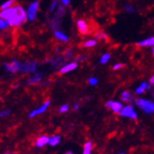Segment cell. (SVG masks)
<instances>
[{
    "mask_svg": "<svg viewBox=\"0 0 154 154\" xmlns=\"http://www.w3.org/2000/svg\"><path fill=\"white\" fill-rule=\"evenodd\" d=\"M20 64H21L20 61L13 59L11 62H5L4 67L7 72H9L11 73H16L20 72Z\"/></svg>",
    "mask_w": 154,
    "mask_h": 154,
    "instance_id": "5b68a950",
    "label": "cell"
},
{
    "mask_svg": "<svg viewBox=\"0 0 154 154\" xmlns=\"http://www.w3.org/2000/svg\"><path fill=\"white\" fill-rule=\"evenodd\" d=\"M72 56V50L70 49V50H68V51L65 53V55L63 56V57L66 58V59H68V58H70Z\"/></svg>",
    "mask_w": 154,
    "mask_h": 154,
    "instance_id": "f546056e",
    "label": "cell"
},
{
    "mask_svg": "<svg viewBox=\"0 0 154 154\" xmlns=\"http://www.w3.org/2000/svg\"><path fill=\"white\" fill-rule=\"evenodd\" d=\"M135 104L147 114H154V103L149 100L137 99L135 100Z\"/></svg>",
    "mask_w": 154,
    "mask_h": 154,
    "instance_id": "7a4b0ae2",
    "label": "cell"
},
{
    "mask_svg": "<svg viewBox=\"0 0 154 154\" xmlns=\"http://www.w3.org/2000/svg\"><path fill=\"white\" fill-rule=\"evenodd\" d=\"M97 44V41L96 40H88L86 42L84 43V46L87 48H90V47H94V46Z\"/></svg>",
    "mask_w": 154,
    "mask_h": 154,
    "instance_id": "d4e9b609",
    "label": "cell"
},
{
    "mask_svg": "<svg viewBox=\"0 0 154 154\" xmlns=\"http://www.w3.org/2000/svg\"><path fill=\"white\" fill-rule=\"evenodd\" d=\"M95 37L97 40H108V35L104 32H99L96 34Z\"/></svg>",
    "mask_w": 154,
    "mask_h": 154,
    "instance_id": "484cf974",
    "label": "cell"
},
{
    "mask_svg": "<svg viewBox=\"0 0 154 154\" xmlns=\"http://www.w3.org/2000/svg\"><path fill=\"white\" fill-rule=\"evenodd\" d=\"M37 72V62L35 61H26L20 64V72L23 73H35Z\"/></svg>",
    "mask_w": 154,
    "mask_h": 154,
    "instance_id": "3957f363",
    "label": "cell"
},
{
    "mask_svg": "<svg viewBox=\"0 0 154 154\" xmlns=\"http://www.w3.org/2000/svg\"><path fill=\"white\" fill-rule=\"evenodd\" d=\"M110 58H111V55L109 53H104L103 55L101 57V59H100V63L101 64H106L108 61L110 60Z\"/></svg>",
    "mask_w": 154,
    "mask_h": 154,
    "instance_id": "7402d4cb",
    "label": "cell"
},
{
    "mask_svg": "<svg viewBox=\"0 0 154 154\" xmlns=\"http://www.w3.org/2000/svg\"><path fill=\"white\" fill-rule=\"evenodd\" d=\"M151 51H152V54H153V56H154V46L152 47V50H151Z\"/></svg>",
    "mask_w": 154,
    "mask_h": 154,
    "instance_id": "8d00e7d4",
    "label": "cell"
},
{
    "mask_svg": "<svg viewBox=\"0 0 154 154\" xmlns=\"http://www.w3.org/2000/svg\"><path fill=\"white\" fill-rule=\"evenodd\" d=\"M60 1H61V3H62V5H64V6H67V5L70 4V0H60Z\"/></svg>",
    "mask_w": 154,
    "mask_h": 154,
    "instance_id": "d6a6232c",
    "label": "cell"
},
{
    "mask_svg": "<svg viewBox=\"0 0 154 154\" xmlns=\"http://www.w3.org/2000/svg\"><path fill=\"white\" fill-rule=\"evenodd\" d=\"M49 141H50V137L46 136V135L41 136V137H38L37 139L36 146L38 148H42L46 144H49Z\"/></svg>",
    "mask_w": 154,
    "mask_h": 154,
    "instance_id": "5bb4252c",
    "label": "cell"
},
{
    "mask_svg": "<svg viewBox=\"0 0 154 154\" xmlns=\"http://www.w3.org/2000/svg\"><path fill=\"white\" fill-rule=\"evenodd\" d=\"M84 59H85V57H83V56H80L78 57H76V60H78V61H82Z\"/></svg>",
    "mask_w": 154,
    "mask_h": 154,
    "instance_id": "836d02e7",
    "label": "cell"
},
{
    "mask_svg": "<svg viewBox=\"0 0 154 154\" xmlns=\"http://www.w3.org/2000/svg\"><path fill=\"white\" fill-rule=\"evenodd\" d=\"M14 3H15V0H7V1H5L1 7H0V9H1V11L3 10H7V9H9V8L14 6Z\"/></svg>",
    "mask_w": 154,
    "mask_h": 154,
    "instance_id": "d6986e66",
    "label": "cell"
},
{
    "mask_svg": "<svg viewBox=\"0 0 154 154\" xmlns=\"http://www.w3.org/2000/svg\"><path fill=\"white\" fill-rule=\"evenodd\" d=\"M38 8H40V3H38V1H34L28 6L26 10L28 21H34L37 18Z\"/></svg>",
    "mask_w": 154,
    "mask_h": 154,
    "instance_id": "277c9868",
    "label": "cell"
},
{
    "mask_svg": "<svg viewBox=\"0 0 154 154\" xmlns=\"http://www.w3.org/2000/svg\"><path fill=\"white\" fill-rule=\"evenodd\" d=\"M57 5H58V2L57 1V0H54V1L52 2V4H51V7H50V11L51 12L55 11L56 8L57 7Z\"/></svg>",
    "mask_w": 154,
    "mask_h": 154,
    "instance_id": "83f0119b",
    "label": "cell"
},
{
    "mask_svg": "<svg viewBox=\"0 0 154 154\" xmlns=\"http://www.w3.org/2000/svg\"><path fill=\"white\" fill-rule=\"evenodd\" d=\"M150 85H151V84H148L147 82H143L139 87L136 88V89H135V93L138 94V95L144 93V92L146 91V89H149V88H150Z\"/></svg>",
    "mask_w": 154,
    "mask_h": 154,
    "instance_id": "2e32d148",
    "label": "cell"
},
{
    "mask_svg": "<svg viewBox=\"0 0 154 154\" xmlns=\"http://www.w3.org/2000/svg\"><path fill=\"white\" fill-rule=\"evenodd\" d=\"M98 82H99V80H98V78H96V77H90L88 79V83H89V85H91V86H96Z\"/></svg>",
    "mask_w": 154,
    "mask_h": 154,
    "instance_id": "4316f807",
    "label": "cell"
},
{
    "mask_svg": "<svg viewBox=\"0 0 154 154\" xmlns=\"http://www.w3.org/2000/svg\"><path fill=\"white\" fill-rule=\"evenodd\" d=\"M120 154H124V153H120Z\"/></svg>",
    "mask_w": 154,
    "mask_h": 154,
    "instance_id": "ab89813d",
    "label": "cell"
},
{
    "mask_svg": "<svg viewBox=\"0 0 154 154\" xmlns=\"http://www.w3.org/2000/svg\"><path fill=\"white\" fill-rule=\"evenodd\" d=\"M5 154H10V153H9V152H7V153H5Z\"/></svg>",
    "mask_w": 154,
    "mask_h": 154,
    "instance_id": "f35d334b",
    "label": "cell"
},
{
    "mask_svg": "<svg viewBox=\"0 0 154 154\" xmlns=\"http://www.w3.org/2000/svg\"><path fill=\"white\" fill-rule=\"evenodd\" d=\"M76 25H77V28H78L79 30V32L83 35H86L88 33L89 31V29H88V23L85 21V20H78L76 23Z\"/></svg>",
    "mask_w": 154,
    "mask_h": 154,
    "instance_id": "30bf717a",
    "label": "cell"
},
{
    "mask_svg": "<svg viewBox=\"0 0 154 154\" xmlns=\"http://www.w3.org/2000/svg\"><path fill=\"white\" fill-rule=\"evenodd\" d=\"M91 149H92V143L91 142H87L84 146V152L83 154H90L91 153Z\"/></svg>",
    "mask_w": 154,
    "mask_h": 154,
    "instance_id": "cb8c5ba5",
    "label": "cell"
},
{
    "mask_svg": "<svg viewBox=\"0 0 154 154\" xmlns=\"http://www.w3.org/2000/svg\"><path fill=\"white\" fill-rule=\"evenodd\" d=\"M55 37L57 38L58 41H60V42H69V37L65 34V33H63L62 31H60V30H56L55 31Z\"/></svg>",
    "mask_w": 154,
    "mask_h": 154,
    "instance_id": "9a60e30c",
    "label": "cell"
},
{
    "mask_svg": "<svg viewBox=\"0 0 154 154\" xmlns=\"http://www.w3.org/2000/svg\"><path fill=\"white\" fill-rule=\"evenodd\" d=\"M121 99L123 102H131L133 100V97H132V94H131V92L128 91V90H125L122 92L121 94Z\"/></svg>",
    "mask_w": 154,
    "mask_h": 154,
    "instance_id": "e0dca14e",
    "label": "cell"
},
{
    "mask_svg": "<svg viewBox=\"0 0 154 154\" xmlns=\"http://www.w3.org/2000/svg\"><path fill=\"white\" fill-rule=\"evenodd\" d=\"M8 20H9V22H10L11 26H19L23 24H25V23L28 20L27 19V13L25 11L24 8L19 5L18 12Z\"/></svg>",
    "mask_w": 154,
    "mask_h": 154,
    "instance_id": "6da1fadb",
    "label": "cell"
},
{
    "mask_svg": "<svg viewBox=\"0 0 154 154\" xmlns=\"http://www.w3.org/2000/svg\"><path fill=\"white\" fill-rule=\"evenodd\" d=\"M63 58L64 57H53V58H51L49 60V62L53 65V67H57V66H59L61 63L63 62V61H62Z\"/></svg>",
    "mask_w": 154,
    "mask_h": 154,
    "instance_id": "ac0fdd59",
    "label": "cell"
},
{
    "mask_svg": "<svg viewBox=\"0 0 154 154\" xmlns=\"http://www.w3.org/2000/svg\"><path fill=\"white\" fill-rule=\"evenodd\" d=\"M9 26H11L9 20H8V19H4V18L0 19V29H1V30H5V29H7Z\"/></svg>",
    "mask_w": 154,
    "mask_h": 154,
    "instance_id": "ffe728a7",
    "label": "cell"
},
{
    "mask_svg": "<svg viewBox=\"0 0 154 154\" xmlns=\"http://www.w3.org/2000/svg\"><path fill=\"white\" fill-rule=\"evenodd\" d=\"M69 108H70V107H69L68 104H64V105H62L59 108V112L60 113H66V112L69 111Z\"/></svg>",
    "mask_w": 154,
    "mask_h": 154,
    "instance_id": "f1b7e54d",
    "label": "cell"
},
{
    "mask_svg": "<svg viewBox=\"0 0 154 154\" xmlns=\"http://www.w3.org/2000/svg\"><path fill=\"white\" fill-rule=\"evenodd\" d=\"M123 66L122 63H117V64H115L114 66H113V70H115V71H118V70H119V69H121Z\"/></svg>",
    "mask_w": 154,
    "mask_h": 154,
    "instance_id": "1f68e13d",
    "label": "cell"
},
{
    "mask_svg": "<svg viewBox=\"0 0 154 154\" xmlns=\"http://www.w3.org/2000/svg\"><path fill=\"white\" fill-rule=\"evenodd\" d=\"M123 10L128 13H135L137 11V10L135 9V8L131 4H125L124 7H123Z\"/></svg>",
    "mask_w": 154,
    "mask_h": 154,
    "instance_id": "44dd1931",
    "label": "cell"
},
{
    "mask_svg": "<svg viewBox=\"0 0 154 154\" xmlns=\"http://www.w3.org/2000/svg\"><path fill=\"white\" fill-rule=\"evenodd\" d=\"M11 114V110H5V111H2L0 113V117L1 118H5L7 116H9Z\"/></svg>",
    "mask_w": 154,
    "mask_h": 154,
    "instance_id": "4dcf8cb0",
    "label": "cell"
},
{
    "mask_svg": "<svg viewBox=\"0 0 154 154\" xmlns=\"http://www.w3.org/2000/svg\"><path fill=\"white\" fill-rule=\"evenodd\" d=\"M105 106L107 108H110L115 113H120V111L123 109V104L117 101H108L105 103Z\"/></svg>",
    "mask_w": 154,
    "mask_h": 154,
    "instance_id": "ba28073f",
    "label": "cell"
},
{
    "mask_svg": "<svg viewBox=\"0 0 154 154\" xmlns=\"http://www.w3.org/2000/svg\"><path fill=\"white\" fill-rule=\"evenodd\" d=\"M60 142V136L58 135H55V136H53V137H50V141H49V145L51 146H57L58 145Z\"/></svg>",
    "mask_w": 154,
    "mask_h": 154,
    "instance_id": "603a6c76",
    "label": "cell"
},
{
    "mask_svg": "<svg viewBox=\"0 0 154 154\" xmlns=\"http://www.w3.org/2000/svg\"><path fill=\"white\" fill-rule=\"evenodd\" d=\"M120 115L122 117H126V118H130L133 119H137V114L134 111V107L131 105H127L125 107H123V109L120 111Z\"/></svg>",
    "mask_w": 154,
    "mask_h": 154,
    "instance_id": "52a82bcc",
    "label": "cell"
},
{
    "mask_svg": "<svg viewBox=\"0 0 154 154\" xmlns=\"http://www.w3.org/2000/svg\"><path fill=\"white\" fill-rule=\"evenodd\" d=\"M150 84H151V85L154 84V74H153V76L150 78Z\"/></svg>",
    "mask_w": 154,
    "mask_h": 154,
    "instance_id": "e575fe53",
    "label": "cell"
},
{
    "mask_svg": "<svg viewBox=\"0 0 154 154\" xmlns=\"http://www.w3.org/2000/svg\"><path fill=\"white\" fill-rule=\"evenodd\" d=\"M73 109H74V110L79 109V105H78V104H74V106H73Z\"/></svg>",
    "mask_w": 154,
    "mask_h": 154,
    "instance_id": "d590c367",
    "label": "cell"
},
{
    "mask_svg": "<svg viewBox=\"0 0 154 154\" xmlns=\"http://www.w3.org/2000/svg\"><path fill=\"white\" fill-rule=\"evenodd\" d=\"M50 103H51L50 101L45 102L44 104H42V106L38 107V108L33 110L31 113H30V114H29V118H34V117H36V116H38V115H41V114L44 113L46 110H47V108H48V106L50 105Z\"/></svg>",
    "mask_w": 154,
    "mask_h": 154,
    "instance_id": "9c48e42d",
    "label": "cell"
},
{
    "mask_svg": "<svg viewBox=\"0 0 154 154\" xmlns=\"http://www.w3.org/2000/svg\"><path fill=\"white\" fill-rule=\"evenodd\" d=\"M42 80V72H35L33 74V76H31L28 79L27 83L29 85H31V84H37V83H40Z\"/></svg>",
    "mask_w": 154,
    "mask_h": 154,
    "instance_id": "4fadbf2b",
    "label": "cell"
},
{
    "mask_svg": "<svg viewBox=\"0 0 154 154\" xmlns=\"http://www.w3.org/2000/svg\"><path fill=\"white\" fill-rule=\"evenodd\" d=\"M137 45L140 46V47H153L154 46V36L149 37L148 38H145V40L138 42Z\"/></svg>",
    "mask_w": 154,
    "mask_h": 154,
    "instance_id": "7c38bea8",
    "label": "cell"
},
{
    "mask_svg": "<svg viewBox=\"0 0 154 154\" xmlns=\"http://www.w3.org/2000/svg\"><path fill=\"white\" fill-rule=\"evenodd\" d=\"M76 68H77V63L76 62H71V63H68V64L64 65L63 67H61L59 72L61 74H64V73L74 71Z\"/></svg>",
    "mask_w": 154,
    "mask_h": 154,
    "instance_id": "8fae6325",
    "label": "cell"
},
{
    "mask_svg": "<svg viewBox=\"0 0 154 154\" xmlns=\"http://www.w3.org/2000/svg\"><path fill=\"white\" fill-rule=\"evenodd\" d=\"M65 154H72V152H71V151H69V152H67V153H65Z\"/></svg>",
    "mask_w": 154,
    "mask_h": 154,
    "instance_id": "74e56055",
    "label": "cell"
},
{
    "mask_svg": "<svg viewBox=\"0 0 154 154\" xmlns=\"http://www.w3.org/2000/svg\"><path fill=\"white\" fill-rule=\"evenodd\" d=\"M18 10H19V5L12 6V7L9 8V9L3 10L0 11V17L4 18V19H10L11 17H12L13 15H15L18 12Z\"/></svg>",
    "mask_w": 154,
    "mask_h": 154,
    "instance_id": "8992f818",
    "label": "cell"
}]
</instances>
